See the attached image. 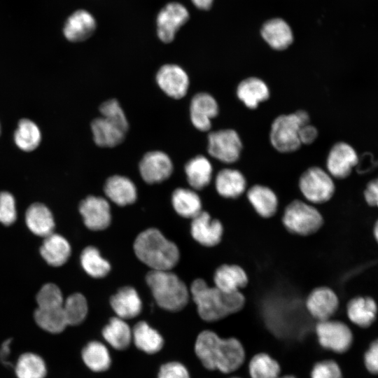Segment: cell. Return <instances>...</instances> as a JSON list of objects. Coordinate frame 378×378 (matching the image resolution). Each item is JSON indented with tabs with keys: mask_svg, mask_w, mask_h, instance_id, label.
<instances>
[{
	"mask_svg": "<svg viewBox=\"0 0 378 378\" xmlns=\"http://www.w3.org/2000/svg\"><path fill=\"white\" fill-rule=\"evenodd\" d=\"M193 351L205 369L225 374L237 370L246 357L245 349L237 338H222L211 330H204L197 334Z\"/></svg>",
	"mask_w": 378,
	"mask_h": 378,
	"instance_id": "obj_1",
	"label": "cell"
},
{
	"mask_svg": "<svg viewBox=\"0 0 378 378\" xmlns=\"http://www.w3.org/2000/svg\"><path fill=\"white\" fill-rule=\"evenodd\" d=\"M190 293L198 316L208 323L216 322L239 312L246 301L241 291L226 293L209 286L201 278L192 282Z\"/></svg>",
	"mask_w": 378,
	"mask_h": 378,
	"instance_id": "obj_2",
	"label": "cell"
},
{
	"mask_svg": "<svg viewBox=\"0 0 378 378\" xmlns=\"http://www.w3.org/2000/svg\"><path fill=\"white\" fill-rule=\"evenodd\" d=\"M136 257L151 270H170L178 263L180 253L176 245L158 230L141 232L134 243Z\"/></svg>",
	"mask_w": 378,
	"mask_h": 378,
	"instance_id": "obj_3",
	"label": "cell"
},
{
	"mask_svg": "<svg viewBox=\"0 0 378 378\" xmlns=\"http://www.w3.org/2000/svg\"><path fill=\"white\" fill-rule=\"evenodd\" d=\"M146 282L158 305L168 312L183 310L190 299V290L177 275L169 270H150Z\"/></svg>",
	"mask_w": 378,
	"mask_h": 378,
	"instance_id": "obj_4",
	"label": "cell"
},
{
	"mask_svg": "<svg viewBox=\"0 0 378 378\" xmlns=\"http://www.w3.org/2000/svg\"><path fill=\"white\" fill-rule=\"evenodd\" d=\"M281 223L289 233L300 237H309L322 228L324 218L315 205L304 200L295 199L284 208Z\"/></svg>",
	"mask_w": 378,
	"mask_h": 378,
	"instance_id": "obj_5",
	"label": "cell"
},
{
	"mask_svg": "<svg viewBox=\"0 0 378 378\" xmlns=\"http://www.w3.org/2000/svg\"><path fill=\"white\" fill-rule=\"evenodd\" d=\"M309 122V115L304 110L277 116L270 128V141L272 146L280 153H291L298 150L302 145L299 139L300 129Z\"/></svg>",
	"mask_w": 378,
	"mask_h": 378,
	"instance_id": "obj_6",
	"label": "cell"
},
{
	"mask_svg": "<svg viewBox=\"0 0 378 378\" xmlns=\"http://www.w3.org/2000/svg\"><path fill=\"white\" fill-rule=\"evenodd\" d=\"M298 188L304 200L315 206L329 202L335 192L333 178L318 166L310 167L302 173Z\"/></svg>",
	"mask_w": 378,
	"mask_h": 378,
	"instance_id": "obj_7",
	"label": "cell"
},
{
	"mask_svg": "<svg viewBox=\"0 0 378 378\" xmlns=\"http://www.w3.org/2000/svg\"><path fill=\"white\" fill-rule=\"evenodd\" d=\"M241 150V140L234 130H219L211 132L208 135V153L221 162H236L240 158Z\"/></svg>",
	"mask_w": 378,
	"mask_h": 378,
	"instance_id": "obj_8",
	"label": "cell"
},
{
	"mask_svg": "<svg viewBox=\"0 0 378 378\" xmlns=\"http://www.w3.org/2000/svg\"><path fill=\"white\" fill-rule=\"evenodd\" d=\"M315 331L320 345L334 352L344 353L352 344V332L342 321L330 318L318 321Z\"/></svg>",
	"mask_w": 378,
	"mask_h": 378,
	"instance_id": "obj_9",
	"label": "cell"
},
{
	"mask_svg": "<svg viewBox=\"0 0 378 378\" xmlns=\"http://www.w3.org/2000/svg\"><path fill=\"white\" fill-rule=\"evenodd\" d=\"M304 305L309 315L318 321L330 319L339 307V298L332 288L319 286L307 295Z\"/></svg>",
	"mask_w": 378,
	"mask_h": 378,
	"instance_id": "obj_10",
	"label": "cell"
},
{
	"mask_svg": "<svg viewBox=\"0 0 378 378\" xmlns=\"http://www.w3.org/2000/svg\"><path fill=\"white\" fill-rule=\"evenodd\" d=\"M358 156L349 144L340 141L330 148L326 159V171L333 178L344 179L349 176L358 164Z\"/></svg>",
	"mask_w": 378,
	"mask_h": 378,
	"instance_id": "obj_11",
	"label": "cell"
},
{
	"mask_svg": "<svg viewBox=\"0 0 378 378\" xmlns=\"http://www.w3.org/2000/svg\"><path fill=\"white\" fill-rule=\"evenodd\" d=\"M225 228L218 218H212L207 211H202L192 219L190 233L192 238L205 247H214L222 241Z\"/></svg>",
	"mask_w": 378,
	"mask_h": 378,
	"instance_id": "obj_12",
	"label": "cell"
},
{
	"mask_svg": "<svg viewBox=\"0 0 378 378\" xmlns=\"http://www.w3.org/2000/svg\"><path fill=\"white\" fill-rule=\"evenodd\" d=\"M189 19V13L182 4H167L159 12L157 18L158 35L164 43L172 42L177 31Z\"/></svg>",
	"mask_w": 378,
	"mask_h": 378,
	"instance_id": "obj_13",
	"label": "cell"
},
{
	"mask_svg": "<svg viewBox=\"0 0 378 378\" xmlns=\"http://www.w3.org/2000/svg\"><path fill=\"white\" fill-rule=\"evenodd\" d=\"M156 81L167 95L176 99L183 98L187 94L190 84L185 70L173 64H164L159 69Z\"/></svg>",
	"mask_w": 378,
	"mask_h": 378,
	"instance_id": "obj_14",
	"label": "cell"
},
{
	"mask_svg": "<svg viewBox=\"0 0 378 378\" xmlns=\"http://www.w3.org/2000/svg\"><path fill=\"white\" fill-rule=\"evenodd\" d=\"M139 172L144 181L149 184L167 180L173 172V163L165 153L153 150L146 153L139 163Z\"/></svg>",
	"mask_w": 378,
	"mask_h": 378,
	"instance_id": "obj_15",
	"label": "cell"
},
{
	"mask_svg": "<svg viewBox=\"0 0 378 378\" xmlns=\"http://www.w3.org/2000/svg\"><path fill=\"white\" fill-rule=\"evenodd\" d=\"M79 211L85 226L90 230H102L111 223L110 206L103 197L88 196L80 203Z\"/></svg>",
	"mask_w": 378,
	"mask_h": 378,
	"instance_id": "obj_16",
	"label": "cell"
},
{
	"mask_svg": "<svg viewBox=\"0 0 378 378\" xmlns=\"http://www.w3.org/2000/svg\"><path fill=\"white\" fill-rule=\"evenodd\" d=\"M218 112V104L211 94L199 92L192 97L190 105V120L198 130L209 131L211 127V120Z\"/></svg>",
	"mask_w": 378,
	"mask_h": 378,
	"instance_id": "obj_17",
	"label": "cell"
},
{
	"mask_svg": "<svg viewBox=\"0 0 378 378\" xmlns=\"http://www.w3.org/2000/svg\"><path fill=\"white\" fill-rule=\"evenodd\" d=\"M132 330V344L140 352L155 356L164 349L166 342L163 334L147 321H138Z\"/></svg>",
	"mask_w": 378,
	"mask_h": 378,
	"instance_id": "obj_18",
	"label": "cell"
},
{
	"mask_svg": "<svg viewBox=\"0 0 378 378\" xmlns=\"http://www.w3.org/2000/svg\"><path fill=\"white\" fill-rule=\"evenodd\" d=\"M81 360L92 373L103 374L113 366V356L108 346L97 340L88 341L80 351Z\"/></svg>",
	"mask_w": 378,
	"mask_h": 378,
	"instance_id": "obj_19",
	"label": "cell"
},
{
	"mask_svg": "<svg viewBox=\"0 0 378 378\" xmlns=\"http://www.w3.org/2000/svg\"><path fill=\"white\" fill-rule=\"evenodd\" d=\"M214 286L226 293L241 291L249 283L246 271L239 265L223 263L214 271Z\"/></svg>",
	"mask_w": 378,
	"mask_h": 378,
	"instance_id": "obj_20",
	"label": "cell"
},
{
	"mask_svg": "<svg viewBox=\"0 0 378 378\" xmlns=\"http://www.w3.org/2000/svg\"><path fill=\"white\" fill-rule=\"evenodd\" d=\"M104 342L113 350L123 352L132 344V330L127 321L116 316L109 318L100 333Z\"/></svg>",
	"mask_w": 378,
	"mask_h": 378,
	"instance_id": "obj_21",
	"label": "cell"
},
{
	"mask_svg": "<svg viewBox=\"0 0 378 378\" xmlns=\"http://www.w3.org/2000/svg\"><path fill=\"white\" fill-rule=\"evenodd\" d=\"M246 194L249 204L260 217L269 219L276 214L279 198L269 186L255 184L247 188Z\"/></svg>",
	"mask_w": 378,
	"mask_h": 378,
	"instance_id": "obj_22",
	"label": "cell"
},
{
	"mask_svg": "<svg viewBox=\"0 0 378 378\" xmlns=\"http://www.w3.org/2000/svg\"><path fill=\"white\" fill-rule=\"evenodd\" d=\"M217 193L224 199L237 200L247 190L245 176L238 169L223 168L216 175L214 179Z\"/></svg>",
	"mask_w": 378,
	"mask_h": 378,
	"instance_id": "obj_23",
	"label": "cell"
},
{
	"mask_svg": "<svg viewBox=\"0 0 378 378\" xmlns=\"http://www.w3.org/2000/svg\"><path fill=\"white\" fill-rule=\"evenodd\" d=\"M110 305L115 316L125 321L136 318L142 311L141 300L130 286L122 287L112 295Z\"/></svg>",
	"mask_w": 378,
	"mask_h": 378,
	"instance_id": "obj_24",
	"label": "cell"
},
{
	"mask_svg": "<svg viewBox=\"0 0 378 378\" xmlns=\"http://www.w3.org/2000/svg\"><path fill=\"white\" fill-rule=\"evenodd\" d=\"M95 29L94 17L85 10H78L66 20L63 34L69 41L80 42L90 37Z\"/></svg>",
	"mask_w": 378,
	"mask_h": 378,
	"instance_id": "obj_25",
	"label": "cell"
},
{
	"mask_svg": "<svg viewBox=\"0 0 378 378\" xmlns=\"http://www.w3.org/2000/svg\"><path fill=\"white\" fill-rule=\"evenodd\" d=\"M238 99L248 108H256L261 102L270 97V89L264 80L258 77H248L237 85Z\"/></svg>",
	"mask_w": 378,
	"mask_h": 378,
	"instance_id": "obj_26",
	"label": "cell"
},
{
	"mask_svg": "<svg viewBox=\"0 0 378 378\" xmlns=\"http://www.w3.org/2000/svg\"><path fill=\"white\" fill-rule=\"evenodd\" d=\"M106 195L115 204L126 206L134 203L136 199V188L127 177L114 175L109 177L104 185Z\"/></svg>",
	"mask_w": 378,
	"mask_h": 378,
	"instance_id": "obj_27",
	"label": "cell"
},
{
	"mask_svg": "<svg viewBox=\"0 0 378 378\" xmlns=\"http://www.w3.org/2000/svg\"><path fill=\"white\" fill-rule=\"evenodd\" d=\"M261 35L271 48L277 50L286 49L293 41L290 27L280 18L266 22L261 29Z\"/></svg>",
	"mask_w": 378,
	"mask_h": 378,
	"instance_id": "obj_28",
	"label": "cell"
},
{
	"mask_svg": "<svg viewBox=\"0 0 378 378\" xmlns=\"http://www.w3.org/2000/svg\"><path fill=\"white\" fill-rule=\"evenodd\" d=\"M44 238L40 248L41 256L51 266L63 265L68 260L71 252L68 241L56 233H52Z\"/></svg>",
	"mask_w": 378,
	"mask_h": 378,
	"instance_id": "obj_29",
	"label": "cell"
},
{
	"mask_svg": "<svg viewBox=\"0 0 378 378\" xmlns=\"http://www.w3.org/2000/svg\"><path fill=\"white\" fill-rule=\"evenodd\" d=\"M346 313L352 323L360 327L366 328L374 321L377 313V305L371 297L357 296L348 302Z\"/></svg>",
	"mask_w": 378,
	"mask_h": 378,
	"instance_id": "obj_30",
	"label": "cell"
},
{
	"mask_svg": "<svg viewBox=\"0 0 378 378\" xmlns=\"http://www.w3.org/2000/svg\"><path fill=\"white\" fill-rule=\"evenodd\" d=\"M185 173L191 188L195 190H200L211 182L213 167L207 158L199 155L191 158L186 164Z\"/></svg>",
	"mask_w": 378,
	"mask_h": 378,
	"instance_id": "obj_31",
	"label": "cell"
},
{
	"mask_svg": "<svg viewBox=\"0 0 378 378\" xmlns=\"http://www.w3.org/2000/svg\"><path fill=\"white\" fill-rule=\"evenodd\" d=\"M25 222L36 235L46 237L53 233L54 218L50 210L43 204H32L26 211Z\"/></svg>",
	"mask_w": 378,
	"mask_h": 378,
	"instance_id": "obj_32",
	"label": "cell"
},
{
	"mask_svg": "<svg viewBox=\"0 0 378 378\" xmlns=\"http://www.w3.org/2000/svg\"><path fill=\"white\" fill-rule=\"evenodd\" d=\"M94 143L100 147L111 148L121 144L126 132L104 117L97 118L91 122Z\"/></svg>",
	"mask_w": 378,
	"mask_h": 378,
	"instance_id": "obj_33",
	"label": "cell"
},
{
	"mask_svg": "<svg viewBox=\"0 0 378 378\" xmlns=\"http://www.w3.org/2000/svg\"><path fill=\"white\" fill-rule=\"evenodd\" d=\"M172 202L176 213L186 218L192 219L203 211L201 198L195 190L176 189L172 193Z\"/></svg>",
	"mask_w": 378,
	"mask_h": 378,
	"instance_id": "obj_34",
	"label": "cell"
},
{
	"mask_svg": "<svg viewBox=\"0 0 378 378\" xmlns=\"http://www.w3.org/2000/svg\"><path fill=\"white\" fill-rule=\"evenodd\" d=\"M47 372L45 360L33 352L20 355L15 366L17 378H46Z\"/></svg>",
	"mask_w": 378,
	"mask_h": 378,
	"instance_id": "obj_35",
	"label": "cell"
},
{
	"mask_svg": "<svg viewBox=\"0 0 378 378\" xmlns=\"http://www.w3.org/2000/svg\"><path fill=\"white\" fill-rule=\"evenodd\" d=\"M41 140L40 129L34 122L27 118L19 121L14 133V141L20 150L32 151L39 146Z\"/></svg>",
	"mask_w": 378,
	"mask_h": 378,
	"instance_id": "obj_36",
	"label": "cell"
},
{
	"mask_svg": "<svg viewBox=\"0 0 378 378\" xmlns=\"http://www.w3.org/2000/svg\"><path fill=\"white\" fill-rule=\"evenodd\" d=\"M34 317L38 326L49 333L59 334L68 327L63 306L52 309L37 308Z\"/></svg>",
	"mask_w": 378,
	"mask_h": 378,
	"instance_id": "obj_37",
	"label": "cell"
},
{
	"mask_svg": "<svg viewBox=\"0 0 378 378\" xmlns=\"http://www.w3.org/2000/svg\"><path fill=\"white\" fill-rule=\"evenodd\" d=\"M248 373L251 378H279L281 366L270 354L261 352L249 360Z\"/></svg>",
	"mask_w": 378,
	"mask_h": 378,
	"instance_id": "obj_38",
	"label": "cell"
},
{
	"mask_svg": "<svg viewBox=\"0 0 378 378\" xmlns=\"http://www.w3.org/2000/svg\"><path fill=\"white\" fill-rule=\"evenodd\" d=\"M63 311L68 326H78L82 324L88 314L86 298L79 293L70 295L64 300Z\"/></svg>",
	"mask_w": 378,
	"mask_h": 378,
	"instance_id": "obj_39",
	"label": "cell"
},
{
	"mask_svg": "<svg viewBox=\"0 0 378 378\" xmlns=\"http://www.w3.org/2000/svg\"><path fill=\"white\" fill-rule=\"evenodd\" d=\"M80 263L85 272L96 279L106 276L111 270L109 262L103 258L94 246L85 248L80 254Z\"/></svg>",
	"mask_w": 378,
	"mask_h": 378,
	"instance_id": "obj_40",
	"label": "cell"
},
{
	"mask_svg": "<svg viewBox=\"0 0 378 378\" xmlns=\"http://www.w3.org/2000/svg\"><path fill=\"white\" fill-rule=\"evenodd\" d=\"M38 308L52 309L63 306L64 298L59 288L52 283L42 286L36 295Z\"/></svg>",
	"mask_w": 378,
	"mask_h": 378,
	"instance_id": "obj_41",
	"label": "cell"
},
{
	"mask_svg": "<svg viewBox=\"0 0 378 378\" xmlns=\"http://www.w3.org/2000/svg\"><path fill=\"white\" fill-rule=\"evenodd\" d=\"M102 117L110 120L127 133L129 123L123 109L115 99L103 102L99 107Z\"/></svg>",
	"mask_w": 378,
	"mask_h": 378,
	"instance_id": "obj_42",
	"label": "cell"
},
{
	"mask_svg": "<svg viewBox=\"0 0 378 378\" xmlns=\"http://www.w3.org/2000/svg\"><path fill=\"white\" fill-rule=\"evenodd\" d=\"M156 378H191V374L184 363L177 360H171L159 366Z\"/></svg>",
	"mask_w": 378,
	"mask_h": 378,
	"instance_id": "obj_43",
	"label": "cell"
},
{
	"mask_svg": "<svg viewBox=\"0 0 378 378\" xmlns=\"http://www.w3.org/2000/svg\"><path fill=\"white\" fill-rule=\"evenodd\" d=\"M17 218L15 200L8 192H0V223L4 225L13 224Z\"/></svg>",
	"mask_w": 378,
	"mask_h": 378,
	"instance_id": "obj_44",
	"label": "cell"
},
{
	"mask_svg": "<svg viewBox=\"0 0 378 378\" xmlns=\"http://www.w3.org/2000/svg\"><path fill=\"white\" fill-rule=\"evenodd\" d=\"M310 376L311 378H342V371L335 361L324 360L313 365Z\"/></svg>",
	"mask_w": 378,
	"mask_h": 378,
	"instance_id": "obj_45",
	"label": "cell"
},
{
	"mask_svg": "<svg viewBox=\"0 0 378 378\" xmlns=\"http://www.w3.org/2000/svg\"><path fill=\"white\" fill-rule=\"evenodd\" d=\"M367 369L373 374H378V340L374 341L365 354Z\"/></svg>",
	"mask_w": 378,
	"mask_h": 378,
	"instance_id": "obj_46",
	"label": "cell"
},
{
	"mask_svg": "<svg viewBox=\"0 0 378 378\" xmlns=\"http://www.w3.org/2000/svg\"><path fill=\"white\" fill-rule=\"evenodd\" d=\"M363 195L365 202L370 206L378 208V177L368 183Z\"/></svg>",
	"mask_w": 378,
	"mask_h": 378,
	"instance_id": "obj_47",
	"label": "cell"
},
{
	"mask_svg": "<svg viewBox=\"0 0 378 378\" xmlns=\"http://www.w3.org/2000/svg\"><path fill=\"white\" fill-rule=\"evenodd\" d=\"M318 132L316 127L309 123L301 126L299 131V139L301 144L309 145L316 139Z\"/></svg>",
	"mask_w": 378,
	"mask_h": 378,
	"instance_id": "obj_48",
	"label": "cell"
},
{
	"mask_svg": "<svg viewBox=\"0 0 378 378\" xmlns=\"http://www.w3.org/2000/svg\"><path fill=\"white\" fill-rule=\"evenodd\" d=\"M12 340L8 339L6 340L1 345L0 349V358L2 362L7 364V358L10 353V345Z\"/></svg>",
	"mask_w": 378,
	"mask_h": 378,
	"instance_id": "obj_49",
	"label": "cell"
},
{
	"mask_svg": "<svg viewBox=\"0 0 378 378\" xmlns=\"http://www.w3.org/2000/svg\"><path fill=\"white\" fill-rule=\"evenodd\" d=\"M192 3L200 9L208 10L211 7L213 0H192Z\"/></svg>",
	"mask_w": 378,
	"mask_h": 378,
	"instance_id": "obj_50",
	"label": "cell"
},
{
	"mask_svg": "<svg viewBox=\"0 0 378 378\" xmlns=\"http://www.w3.org/2000/svg\"><path fill=\"white\" fill-rule=\"evenodd\" d=\"M373 235L375 241L378 244V219L375 221L373 226Z\"/></svg>",
	"mask_w": 378,
	"mask_h": 378,
	"instance_id": "obj_51",
	"label": "cell"
},
{
	"mask_svg": "<svg viewBox=\"0 0 378 378\" xmlns=\"http://www.w3.org/2000/svg\"><path fill=\"white\" fill-rule=\"evenodd\" d=\"M279 378H296V377L293 375H284L283 377H280Z\"/></svg>",
	"mask_w": 378,
	"mask_h": 378,
	"instance_id": "obj_52",
	"label": "cell"
},
{
	"mask_svg": "<svg viewBox=\"0 0 378 378\" xmlns=\"http://www.w3.org/2000/svg\"><path fill=\"white\" fill-rule=\"evenodd\" d=\"M230 378H240V377H230Z\"/></svg>",
	"mask_w": 378,
	"mask_h": 378,
	"instance_id": "obj_53",
	"label": "cell"
},
{
	"mask_svg": "<svg viewBox=\"0 0 378 378\" xmlns=\"http://www.w3.org/2000/svg\"><path fill=\"white\" fill-rule=\"evenodd\" d=\"M0 134H1V125H0Z\"/></svg>",
	"mask_w": 378,
	"mask_h": 378,
	"instance_id": "obj_54",
	"label": "cell"
}]
</instances>
